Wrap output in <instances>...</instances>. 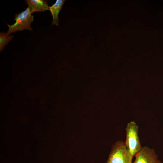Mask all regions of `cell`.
<instances>
[{
	"label": "cell",
	"instance_id": "cell-7",
	"mask_svg": "<svg viewBox=\"0 0 163 163\" xmlns=\"http://www.w3.org/2000/svg\"><path fill=\"white\" fill-rule=\"evenodd\" d=\"M13 36L9 35V34L5 32L0 33V50L1 52L3 50L5 46L7 45L12 39Z\"/></svg>",
	"mask_w": 163,
	"mask_h": 163
},
{
	"label": "cell",
	"instance_id": "cell-4",
	"mask_svg": "<svg viewBox=\"0 0 163 163\" xmlns=\"http://www.w3.org/2000/svg\"><path fill=\"white\" fill-rule=\"evenodd\" d=\"M135 156L133 163H161L158 160L157 155L154 149L146 146L142 147Z\"/></svg>",
	"mask_w": 163,
	"mask_h": 163
},
{
	"label": "cell",
	"instance_id": "cell-3",
	"mask_svg": "<svg viewBox=\"0 0 163 163\" xmlns=\"http://www.w3.org/2000/svg\"><path fill=\"white\" fill-rule=\"evenodd\" d=\"M138 126L135 122L128 123L126 129V139L125 143L127 149L133 156H135L142 147L138 135Z\"/></svg>",
	"mask_w": 163,
	"mask_h": 163
},
{
	"label": "cell",
	"instance_id": "cell-1",
	"mask_svg": "<svg viewBox=\"0 0 163 163\" xmlns=\"http://www.w3.org/2000/svg\"><path fill=\"white\" fill-rule=\"evenodd\" d=\"M133 158L125 142L118 141L113 145L105 163H133Z\"/></svg>",
	"mask_w": 163,
	"mask_h": 163
},
{
	"label": "cell",
	"instance_id": "cell-5",
	"mask_svg": "<svg viewBox=\"0 0 163 163\" xmlns=\"http://www.w3.org/2000/svg\"><path fill=\"white\" fill-rule=\"evenodd\" d=\"M25 2L30 8L32 14L35 12H43L49 9L47 0H26Z\"/></svg>",
	"mask_w": 163,
	"mask_h": 163
},
{
	"label": "cell",
	"instance_id": "cell-2",
	"mask_svg": "<svg viewBox=\"0 0 163 163\" xmlns=\"http://www.w3.org/2000/svg\"><path fill=\"white\" fill-rule=\"evenodd\" d=\"M31 14L30 9L28 6L25 11L16 14L13 19L15 21L14 24L10 25L6 24L9 27L7 34H9L25 29L32 30L31 24L34 21V16Z\"/></svg>",
	"mask_w": 163,
	"mask_h": 163
},
{
	"label": "cell",
	"instance_id": "cell-6",
	"mask_svg": "<svg viewBox=\"0 0 163 163\" xmlns=\"http://www.w3.org/2000/svg\"><path fill=\"white\" fill-rule=\"evenodd\" d=\"M65 1V0H57L54 4L49 7V10L50 11L53 17L52 26H58L59 22L58 15Z\"/></svg>",
	"mask_w": 163,
	"mask_h": 163
}]
</instances>
